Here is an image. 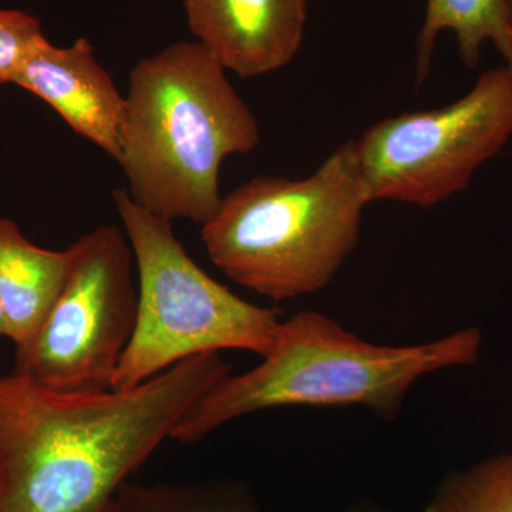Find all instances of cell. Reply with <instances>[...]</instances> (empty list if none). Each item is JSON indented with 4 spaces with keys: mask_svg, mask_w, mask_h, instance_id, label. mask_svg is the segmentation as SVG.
<instances>
[{
    "mask_svg": "<svg viewBox=\"0 0 512 512\" xmlns=\"http://www.w3.org/2000/svg\"><path fill=\"white\" fill-rule=\"evenodd\" d=\"M231 373L220 353L133 389L57 393L0 376V512H104L204 394Z\"/></svg>",
    "mask_w": 512,
    "mask_h": 512,
    "instance_id": "cell-1",
    "label": "cell"
},
{
    "mask_svg": "<svg viewBox=\"0 0 512 512\" xmlns=\"http://www.w3.org/2000/svg\"><path fill=\"white\" fill-rule=\"evenodd\" d=\"M259 140L254 113L197 40L131 69L119 165L144 210L205 224L221 204L222 161L252 153Z\"/></svg>",
    "mask_w": 512,
    "mask_h": 512,
    "instance_id": "cell-2",
    "label": "cell"
},
{
    "mask_svg": "<svg viewBox=\"0 0 512 512\" xmlns=\"http://www.w3.org/2000/svg\"><path fill=\"white\" fill-rule=\"evenodd\" d=\"M481 346L476 328L421 345H375L322 313L299 312L282 322L261 365L221 379L188 410L171 439L195 444L232 420L276 407L362 406L392 420L417 380L474 365Z\"/></svg>",
    "mask_w": 512,
    "mask_h": 512,
    "instance_id": "cell-3",
    "label": "cell"
},
{
    "mask_svg": "<svg viewBox=\"0 0 512 512\" xmlns=\"http://www.w3.org/2000/svg\"><path fill=\"white\" fill-rule=\"evenodd\" d=\"M355 140L340 144L309 177H256L222 197L202 224L212 264L272 301L322 291L359 242L370 204Z\"/></svg>",
    "mask_w": 512,
    "mask_h": 512,
    "instance_id": "cell-4",
    "label": "cell"
},
{
    "mask_svg": "<svg viewBox=\"0 0 512 512\" xmlns=\"http://www.w3.org/2000/svg\"><path fill=\"white\" fill-rule=\"evenodd\" d=\"M138 276L136 328L113 390L133 389L190 357L274 349L282 322L272 309L239 298L195 264L171 221L144 210L127 190L111 192Z\"/></svg>",
    "mask_w": 512,
    "mask_h": 512,
    "instance_id": "cell-5",
    "label": "cell"
},
{
    "mask_svg": "<svg viewBox=\"0 0 512 512\" xmlns=\"http://www.w3.org/2000/svg\"><path fill=\"white\" fill-rule=\"evenodd\" d=\"M512 140V64L478 77L443 109L389 117L355 140L370 201L436 207Z\"/></svg>",
    "mask_w": 512,
    "mask_h": 512,
    "instance_id": "cell-6",
    "label": "cell"
},
{
    "mask_svg": "<svg viewBox=\"0 0 512 512\" xmlns=\"http://www.w3.org/2000/svg\"><path fill=\"white\" fill-rule=\"evenodd\" d=\"M72 266L59 298L13 372L57 393L111 389L138 309L133 249L124 229L100 225L70 245Z\"/></svg>",
    "mask_w": 512,
    "mask_h": 512,
    "instance_id": "cell-7",
    "label": "cell"
},
{
    "mask_svg": "<svg viewBox=\"0 0 512 512\" xmlns=\"http://www.w3.org/2000/svg\"><path fill=\"white\" fill-rule=\"evenodd\" d=\"M188 28L227 72L265 76L298 55L308 0H184Z\"/></svg>",
    "mask_w": 512,
    "mask_h": 512,
    "instance_id": "cell-8",
    "label": "cell"
},
{
    "mask_svg": "<svg viewBox=\"0 0 512 512\" xmlns=\"http://www.w3.org/2000/svg\"><path fill=\"white\" fill-rule=\"evenodd\" d=\"M55 109L77 134L119 164L126 96L97 60L86 37L59 47L43 39L19 67L13 83Z\"/></svg>",
    "mask_w": 512,
    "mask_h": 512,
    "instance_id": "cell-9",
    "label": "cell"
},
{
    "mask_svg": "<svg viewBox=\"0 0 512 512\" xmlns=\"http://www.w3.org/2000/svg\"><path fill=\"white\" fill-rule=\"evenodd\" d=\"M73 249L50 251L30 242L18 225L0 218V303L8 338L28 345L52 311L72 266Z\"/></svg>",
    "mask_w": 512,
    "mask_h": 512,
    "instance_id": "cell-10",
    "label": "cell"
},
{
    "mask_svg": "<svg viewBox=\"0 0 512 512\" xmlns=\"http://www.w3.org/2000/svg\"><path fill=\"white\" fill-rule=\"evenodd\" d=\"M453 32L458 53L468 69H476L485 43H493L512 64V39L507 0H427L426 18L417 37L416 72L419 84L430 72L437 37Z\"/></svg>",
    "mask_w": 512,
    "mask_h": 512,
    "instance_id": "cell-11",
    "label": "cell"
},
{
    "mask_svg": "<svg viewBox=\"0 0 512 512\" xmlns=\"http://www.w3.org/2000/svg\"><path fill=\"white\" fill-rule=\"evenodd\" d=\"M104 512H262L238 485H121Z\"/></svg>",
    "mask_w": 512,
    "mask_h": 512,
    "instance_id": "cell-12",
    "label": "cell"
},
{
    "mask_svg": "<svg viewBox=\"0 0 512 512\" xmlns=\"http://www.w3.org/2000/svg\"><path fill=\"white\" fill-rule=\"evenodd\" d=\"M424 512H512V453L444 478Z\"/></svg>",
    "mask_w": 512,
    "mask_h": 512,
    "instance_id": "cell-13",
    "label": "cell"
},
{
    "mask_svg": "<svg viewBox=\"0 0 512 512\" xmlns=\"http://www.w3.org/2000/svg\"><path fill=\"white\" fill-rule=\"evenodd\" d=\"M45 37L35 16L0 9V84L13 83L19 67Z\"/></svg>",
    "mask_w": 512,
    "mask_h": 512,
    "instance_id": "cell-14",
    "label": "cell"
},
{
    "mask_svg": "<svg viewBox=\"0 0 512 512\" xmlns=\"http://www.w3.org/2000/svg\"><path fill=\"white\" fill-rule=\"evenodd\" d=\"M340 512H387L384 508L380 507L379 504L372 503V501H360L349 505L348 508Z\"/></svg>",
    "mask_w": 512,
    "mask_h": 512,
    "instance_id": "cell-15",
    "label": "cell"
},
{
    "mask_svg": "<svg viewBox=\"0 0 512 512\" xmlns=\"http://www.w3.org/2000/svg\"><path fill=\"white\" fill-rule=\"evenodd\" d=\"M0 336L8 338V323H6L5 312H3L2 303H0Z\"/></svg>",
    "mask_w": 512,
    "mask_h": 512,
    "instance_id": "cell-16",
    "label": "cell"
},
{
    "mask_svg": "<svg viewBox=\"0 0 512 512\" xmlns=\"http://www.w3.org/2000/svg\"><path fill=\"white\" fill-rule=\"evenodd\" d=\"M507 20H508V29H510L511 39H512V0H507Z\"/></svg>",
    "mask_w": 512,
    "mask_h": 512,
    "instance_id": "cell-17",
    "label": "cell"
}]
</instances>
